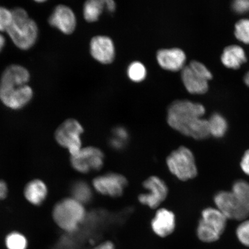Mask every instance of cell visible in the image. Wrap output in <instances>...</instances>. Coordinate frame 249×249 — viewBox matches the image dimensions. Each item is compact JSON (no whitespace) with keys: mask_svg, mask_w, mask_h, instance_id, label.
<instances>
[{"mask_svg":"<svg viewBox=\"0 0 249 249\" xmlns=\"http://www.w3.org/2000/svg\"><path fill=\"white\" fill-rule=\"evenodd\" d=\"M23 195L25 199L34 206H40L46 200L48 188L43 180L36 178L31 180L24 186Z\"/></svg>","mask_w":249,"mask_h":249,"instance_id":"2e32d148","label":"cell"},{"mask_svg":"<svg viewBox=\"0 0 249 249\" xmlns=\"http://www.w3.org/2000/svg\"><path fill=\"white\" fill-rule=\"evenodd\" d=\"M129 134L123 127H116L112 132V135L109 140V144L111 148L116 151L123 150L128 144Z\"/></svg>","mask_w":249,"mask_h":249,"instance_id":"603a6c76","label":"cell"},{"mask_svg":"<svg viewBox=\"0 0 249 249\" xmlns=\"http://www.w3.org/2000/svg\"><path fill=\"white\" fill-rule=\"evenodd\" d=\"M241 167L244 173L249 176V149L246 151L242 158Z\"/></svg>","mask_w":249,"mask_h":249,"instance_id":"f546056e","label":"cell"},{"mask_svg":"<svg viewBox=\"0 0 249 249\" xmlns=\"http://www.w3.org/2000/svg\"><path fill=\"white\" fill-rule=\"evenodd\" d=\"M11 12V22L6 32L18 48L29 50L38 38V26L24 9L15 8Z\"/></svg>","mask_w":249,"mask_h":249,"instance_id":"3957f363","label":"cell"},{"mask_svg":"<svg viewBox=\"0 0 249 249\" xmlns=\"http://www.w3.org/2000/svg\"><path fill=\"white\" fill-rule=\"evenodd\" d=\"M217 209L227 219L245 220L249 216V183L238 180L233 183L231 191H220L214 196Z\"/></svg>","mask_w":249,"mask_h":249,"instance_id":"7a4b0ae2","label":"cell"},{"mask_svg":"<svg viewBox=\"0 0 249 249\" xmlns=\"http://www.w3.org/2000/svg\"><path fill=\"white\" fill-rule=\"evenodd\" d=\"M4 245L6 249H28L29 242L22 232L12 231L6 235Z\"/></svg>","mask_w":249,"mask_h":249,"instance_id":"7402d4cb","label":"cell"},{"mask_svg":"<svg viewBox=\"0 0 249 249\" xmlns=\"http://www.w3.org/2000/svg\"><path fill=\"white\" fill-rule=\"evenodd\" d=\"M94 249H115L114 245L111 242L108 241L99 245Z\"/></svg>","mask_w":249,"mask_h":249,"instance_id":"1f68e13d","label":"cell"},{"mask_svg":"<svg viewBox=\"0 0 249 249\" xmlns=\"http://www.w3.org/2000/svg\"><path fill=\"white\" fill-rule=\"evenodd\" d=\"M236 234L239 241L249 248V220L243 221L236 229Z\"/></svg>","mask_w":249,"mask_h":249,"instance_id":"4316f807","label":"cell"},{"mask_svg":"<svg viewBox=\"0 0 249 249\" xmlns=\"http://www.w3.org/2000/svg\"><path fill=\"white\" fill-rule=\"evenodd\" d=\"M92 185L99 194L111 197H119L127 185L125 177L120 174L109 173L96 177Z\"/></svg>","mask_w":249,"mask_h":249,"instance_id":"8fae6325","label":"cell"},{"mask_svg":"<svg viewBox=\"0 0 249 249\" xmlns=\"http://www.w3.org/2000/svg\"><path fill=\"white\" fill-rule=\"evenodd\" d=\"M106 1V7L110 12H113L116 8V3L113 0H107Z\"/></svg>","mask_w":249,"mask_h":249,"instance_id":"d6a6232c","label":"cell"},{"mask_svg":"<svg viewBox=\"0 0 249 249\" xmlns=\"http://www.w3.org/2000/svg\"><path fill=\"white\" fill-rule=\"evenodd\" d=\"M189 67L197 76L206 81H209L213 78V74L205 65L197 61H192Z\"/></svg>","mask_w":249,"mask_h":249,"instance_id":"484cf974","label":"cell"},{"mask_svg":"<svg viewBox=\"0 0 249 249\" xmlns=\"http://www.w3.org/2000/svg\"><path fill=\"white\" fill-rule=\"evenodd\" d=\"M8 192L7 183L4 180L0 179V201L7 198Z\"/></svg>","mask_w":249,"mask_h":249,"instance_id":"4dcf8cb0","label":"cell"},{"mask_svg":"<svg viewBox=\"0 0 249 249\" xmlns=\"http://www.w3.org/2000/svg\"><path fill=\"white\" fill-rule=\"evenodd\" d=\"M71 198L84 204L91 202L93 198L92 190L85 180H78L71 186Z\"/></svg>","mask_w":249,"mask_h":249,"instance_id":"d6986e66","label":"cell"},{"mask_svg":"<svg viewBox=\"0 0 249 249\" xmlns=\"http://www.w3.org/2000/svg\"><path fill=\"white\" fill-rule=\"evenodd\" d=\"M159 65L165 70L176 71L184 68L186 57L179 48L160 49L157 52Z\"/></svg>","mask_w":249,"mask_h":249,"instance_id":"5bb4252c","label":"cell"},{"mask_svg":"<svg viewBox=\"0 0 249 249\" xmlns=\"http://www.w3.org/2000/svg\"><path fill=\"white\" fill-rule=\"evenodd\" d=\"M84 132L82 124L76 120L70 118L65 120L56 129L54 137L56 142L73 156L82 148L81 135Z\"/></svg>","mask_w":249,"mask_h":249,"instance_id":"52a82bcc","label":"cell"},{"mask_svg":"<svg viewBox=\"0 0 249 249\" xmlns=\"http://www.w3.org/2000/svg\"><path fill=\"white\" fill-rule=\"evenodd\" d=\"M52 217L59 228L68 233L77 231L87 217L84 205L71 197L62 199L53 208Z\"/></svg>","mask_w":249,"mask_h":249,"instance_id":"277c9868","label":"cell"},{"mask_svg":"<svg viewBox=\"0 0 249 249\" xmlns=\"http://www.w3.org/2000/svg\"><path fill=\"white\" fill-rule=\"evenodd\" d=\"M49 23L62 33L69 35L76 29V18L70 7L65 5H59L49 18Z\"/></svg>","mask_w":249,"mask_h":249,"instance_id":"7c38bea8","label":"cell"},{"mask_svg":"<svg viewBox=\"0 0 249 249\" xmlns=\"http://www.w3.org/2000/svg\"><path fill=\"white\" fill-rule=\"evenodd\" d=\"M90 52L93 58L104 64L111 63L116 53L113 40L106 36L93 37L90 43Z\"/></svg>","mask_w":249,"mask_h":249,"instance_id":"4fadbf2b","label":"cell"},{"mask_svg":"<svg viewBox=\"0 0 249 249\" xmlns=\"http://www.w3.org/2000/svg\"><path fill=\"white\" fill-rule=\"evenodd\" d=\"M203 105L188 100H177L167 110L168 124L174 130L193 139L201 140L210 136Z\"/></svg>","mask_w":249,"mask_h":249,"instance_id":"6da1fadb","label":"cell"},{"mask_svg":"<svg viewBox=\"0 0 249 249\" xmlns=\"http://www.w3.org/2000/svg\"><path fill=\"white\" fill-rule=\"evenodd\" d=\"M181 79L187 91L192 94H204L208 91L209 87L208 81L195 74L189 65L182 70Z\"/></svg>","mask_w":249,"mask_h":249,"instance_id":"e0dca14e","label":"cell"},{"mask_svg":"<svg viewBox=\"0 0 249 249\" xmlns=\"http://www.w3.org/2000/svg\"><path fill=\"white\" fill-rule=\"evenodd\" d=\"M244 82L246 85L249 87V71L245 75Z\"/></svg>","mask_w":249,"mask_h":249,"instance_id":"e575fe53","label":"cell"},{"mask_svg":"<svg viewBox=\"0 0 249 249\" xmlns=\"http://www.w3.org/2000/svg\"><path fill=\"white\" fill-rule=\"evenodd\" d=\"M232 8L235 13L245 14L249 12V0H236L232 2Z\"/></svg>","mask_w":249,"mask_h":249,"instance_id":"f1b7e54d","label":"cell"},{"mask_svg":"<svg viewBox=\"0 0 249 249\" xmlns=\"http://www.w3.org/2000/svg\"><path fill=\"white\" fill-rule=\"evenodd\" d=\"M127 75L133 82H141L147 75V70L141 62L135 61L130 64L127 68Z\"/></svg>","mask_w":249,"mask_h":249,"instance_id":"cb8c5ba5","label":"cell"},{"mask_svg":"<svg viewBox=\"0 0 249 249\" xmlns=\"http://www.w3.org/2000/svg\"><path fill=\"white\" fill-rule=\"evenodd\" d=\"M227 218L217 208H208L201 213L197 234L200 240L211 243L218 240L226 229Z\"/></svg>","mask_w":249,"mask_h":249,"instance_id":"5b68a950","label":"cell"},{"mask_svg":"<svg viewBox=\"0 0 249 249\" xmlns=\"http://www.w3.org/2000/svg\"><path fill=\"white\" fill-rule=\"evenodd\" d=\"M176 225L175 214L164 208H161L157 212L151 222L152 230L160 237L170 235L175 230Z\"/></svg>","mask_w":249,"mask_h":249,"instance_id":"9a60e30c","label":"cell"},{"mask_svg":"<svg viewBox=\"0 0 249 249\" xmlns=\"http://www.w3.org/2000/svg\"><path fill=\"white\" fill-rule=\"evenodd\" d=\"M106 6L105 0H89L84 5L83 14L89 22H94L99 19Z\"/></svg>","mask_w":249,"mask_h":249,"instance_id":"ffe728a7","label":"cell"},{"mask_svg":"<svg viewBox=\"0 0 249 249\" xmlns=\"http://www.w3.org/2000/svg\"><path fill=\"white\" fill-rule=\"evenodd\" d=\"M33 91L28 84L0 82V100L6 107L18 110L29 104Z\"/></svg>","mask_w":249,"mask_h":249,"instance_id":"ba28073f","label":"cell"},{"mask_svg":"<svg viewBox=\"0 0 249 249\" xmlns=\"http://www.w3.org/2000/svg\"><path fill=\"white\" fill-rule=\"evenodd\" d=\"M235 36L239 41L249 44V19L243 18L235 24Z\"/></svg>","mask_w":249,"mask_h":249,"instance_id":"d4e9b609","label":"cell"},{"mask_svg":"<svg viewBox=\"0 0 249 249\" xmlns=\"http://www.w3.org/2000/svg\"><path fill=\"white\" fill-rule=\"evenodd\" d=\"M142 186L147 192L139 196L140 203L154 209L166 200L169 189L164 180L158 177H149L143 182Z\"/></svg>","mask_w":249,"mask_h":249,"instance_id":"30bf717a","label":"cell"},{"mask_svg":"<svg viewBox=\"0 0 249 249\" xmlns=\"http://www.w3.org/2000/svg\"><path fill=\"white\" fill-rule=\"evenodd\" d=\"M105 155L100 149L94 147L82 148L70 158L73 169L77 172L87 174L101 170L104 166Z\"/></svg>","mask_w":249,"mask_h":249,"instance_id":"9c48e42d","label":"cell"},{"mask_svg":"<svg viewBox=\"0 0 249 249\" xmlns=\"http://www.w3.org/2000/svg\"><path fill=\"white\" fill-rule=\"evenodd\" d=\"M5 44V39L4 36L0 33V52H1L3 48H4Z\"/></svg>","mask_w":249,"mask_h":249,"instance_id":"836d02e7","label":"cell"},{"mask_svg":"<svg viewBox=\"0 0 249 249\" xmlns=\"http://www.w3.org/2000/svg\"><path fill=\"white\" fill-rule=\"evenodd\" d=\"M168 168L177 178L183 181L195 178L197 175L194 154L189 149L180 147L166 159Z\"/></svg>","mask_w":249,"mask_h":249,"instance_id":"8992f818","label":"cell"},{"mask_svg":"<svg viewBox=\"0 0 249 249\" xmlns=\"http://www.w3.org/2000/svg\"><path fill=\"white\" fill-rule=\"evenodd\" d=\"M221 61L229 69L238 70L247 61V55L241 46L230 45L224 50Z\"/></svg>","mask_w":249,"mask_h":249,"instance_id":"ac0fdd59","label":"cell"},{"mask_svg":"<svg viewBox=\"0 0 249 249\" xmlns=\"http://www.w3.org/2000/svg\"><path fill=\"white\" fill-rule=\"evenodd\" d=\"M210 136L221 138L225 135L228 129V124L222 115L215 113L212 115L208 120Z\"/></svg>","mask_w":249,"mask_h":249,"instance_id":"44dd1931","label":"cell"},{"mask_svg":"<svg viewBox=\"0 0 249 249\" xmlns=\"http://www.w3.org/2000/svg\"><path fill=\"white\" fill-rule=\"evenodd\" d=\"M12 20L11 11L0 7V32L7 31Z\"/></svg>","mask_w":249,"mask_h":249,"instance_id":"83f0119b","label":"cell"}]
</instances>
